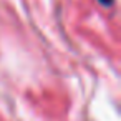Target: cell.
<instances>
[{
  "label": "cell",
  "mask_w": 121,
  "mask_h": 121,
  "mask_svg": "<svg viewBox=\"0 0 121 121\" xmlns=\"http://www.w3.org/2000/svg\"><path fill=\"white\" fill-rule=\"evenodd\" d=\"M99 2H101L103 5H111V4H113V0H99Z\"/></svg>",
  "instance_id": "obj_1"
}]
</instances>
